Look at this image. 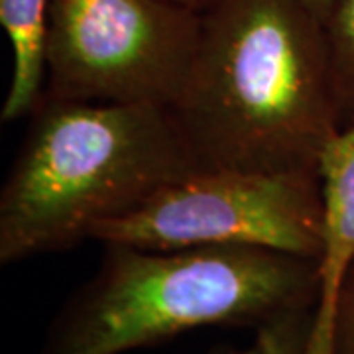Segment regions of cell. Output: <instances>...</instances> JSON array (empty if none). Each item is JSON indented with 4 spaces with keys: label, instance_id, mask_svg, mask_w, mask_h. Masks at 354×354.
I'll return each instance as SVG.
<instances>
[{
    "label": "cell",
    "instance_id": "6da1fadb",
    "mask_svg": "<svg viewBox=\"0 0 354 354\" xmlns=\"http://www.w3.org/2000/svg\"><path fill=\"white\" fill-rule=\"evenodd\" d=\"M169 111L201 169L319 171L342 130L327 24L304 0H213Z\"/></svg>",
    "mask_w": 354,
    "mask_h": 354
},
{
    "label": "cell",
    "instance_id": "7a4b0ae2",
    "mask_svg": "<svg viewBox=\"0 0 354 354\" xmlns=\"http://www.w3.org/2000/svg\"><path fill=\"white\" fill-rule=\"evenodd\" d=\"M199 169L167 106L41 95L0 189V264L93 241L104 223Z\"/></svg>",
    "mask_w": 354,
    "mask_h": 354
},
{
    "label": "cell",
    "instance_id": "3957f363",
    "mask_svg": "<svg viewBox=\"0 0 354 354\" xmlns=\"http://www.w3.org/2000/svg\"><path fill=\"white\" fill-rule=\"evenodd\" d=\"M102 246L93 276L51 319L39 354H124L203 327L258 329L317 309L313 258L250 246Z\"/></svg>",
    "mask_w": 354,
    "mask_h": 354
},
{
    "label": "cell",
    "instance_id": "277c9868",
    "mask_svg": "<svg viewBox=\"0 0 354 354\" xmlns=\"http://www.w3.org/2000/svg\"><path fill=\"white\" fill-rule=\"evenodd\" d=\"M93 241L148 250L250 246L319 260V171L199 169L104 223Z\"/></svg>",
    "mask_w": 354,
    "mask_h": 354
},
{
    "label": "cell",
    "instance_id": "5b68a950",
    "mask_svg": "<svg viewBox=\"0 0 354 354\" xmlns=\"http://www.w3.org/2000/svg\"><path fill=\"white\" fill-rule=\"evenodd\" d=\"M199 34L201 12L174 0H50L44 95L169 109Z\"/></svg>",
    "mask_w": 354,
    "mask_h": 354
},
{
    "label": "cell",
    "instance_id": "8992f818",
    "mask_svg": "<svg viewBox=\"0 0 354 354\" xmlns=\"http://www.w3.org/2000/svg\"><path fill=\"white\" fill-rule=\"evenodd\" d=\"M323 252L319 301L305 354H327L329 325L344 276L354 262V122L330 140L319 160Z\"/></svg>",
    "mask_w": 354,
    "mask_h": 354
},
{
    "label": "cell",
    "instance_id": "52a82bcc",
    "mask_svg": "<svg viewBox=\"0 0 354 354\" xmlns=\"http://www.w3.org/2000/svg\"><path fill=\"white\" fill-rule=\"evenodd\" d=\"M50 0H0V24L12 48V77L0 120L28 118L46 88Z\"/></svg>",
    "mask_w": 354,
    "mask_h": 354
},
{
    "label": "cell",
    "instance_id": "ba28073f",
    "mask_svg": "<svg viewBox=\"0 0 354 354\" xmlns=\"http://www.w3.org/2000/svg\"><path fill=\"white\" fill-rule=\"evenodd\" d=\"M342 128L354 122V0H339L327 22Z\"/></svg>",
    "mask_w": 354,
    "mask_h": 354
},
{
    "label": "cell",
    "instance_id": "9c48e42d",
    "mask_svg": "<svg viewBox=\"0 0 354 354\" xmlns=\"http://www.w3.org/2000/svg\"><path fill=\"white\" fill-rule=\"evenodd\" d=\"M313 319V309L286 313L254 329V339L248 346L216 344L207 354H305Z\"/></svg>",
    "mask_w": 354,
    "mask_h": 354
},
{
    "label": "cell",
    "instance_id": "30bf717a",
    "mask_svg": "<svg viewBox=\"0 0 354 354\" xmlns=\"http://www.w3.org/2000/svg\"><path fill=\"white\" fill-rule=\"evenodd\" d=\"M327 354H354V262L344 276L330 317Z\"/></svg>",
    "mask_w": 354,
    "mask_h": 354
},
{
    "label": "cell",
    "instance_id": "8fae6325",
    "mask_svg": "<svg viewBox=\"0 0 354 354\" xmlns=\"http://www.w3.org/2000/svg\"><path fill=\"white\" fill-rule=\"evenodd\" d=\"M305 4L313 10V12L327 24L330 18V14L335 10V6H337V2L339 0H304Z\"/></svg>",
    "mask_w": 354,
    "mask_h": 354
},
{
    "label": "cell",
    "instance_id": "7c38bea8",
    "mask_svg": "<svg viewBox=\"0 0 354 354\" xmlns=\"http://www.w3.org/2000/svg\"><path fill=\"white\" fill-rule=\"evenodd\" d=\"M174 2L185 6V8H191V10H195V12H203L213 0H174Z\"/></svg>",
    "mask_w": 354,
    "mask_h": 354
}]
</instances>
